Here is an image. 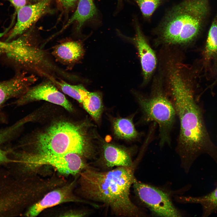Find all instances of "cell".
<instances>
[{
	"label": "cell",
	"instance_id": "cell-1",
	"mask_svg": "<svg viewBox=\"0 0 217 217\" xmlns=\"http://www.w3.org/2000/svg\"><path fill=\"white\" fill-rule=\"evenodd\" d=\"M174 106L180 122L176 151L184 168H190L199 155L205 153L217 161V149L210 139L202 111L195 99L196 78L181 70L167 76Z\"/></svg>",
	"mask_w": 217,
	"mask_h": 217
},
{
	"label": "cell",
	"instance_id": "cell-2",
	"mask_svg": "<svg viewBox=\"0 0 217 217\" xmlns=\"http://www.w3.org/2000/svg\"><path fill=\"white\" fill-rule=\"evenodd\" d=\"M135 163L105 171L93 167L79 175L77 193L86 200L102 203L115 216L142 217L146 213L132 201L130 189L136 178Z\"/></svg>",
	"mask_w": 217,
	"mask_h": 217
},
{
	"label": "cell",
	"instance_id": "cell-3",
	"mask_svg": "<svg viewBox=\"0 0 217 217\" xmlns=\"http://www.w3.org/2000/svg\"><path fill=\"white\" fill-rule=\"evenodd\" d=\"M209 0H184L167 10L154 30L159 43L190 45L201 34L210 13Z\"/></svg>",
	"mask_w": 217,
	"mask_h": 217
},
{
	"label": "cell",
	"instance_id": "cell-4",
	"mask_svg": "<svg viewBox=\"0 0 217 217\" xmlns=\"http://www.w3.org/2000/svg\"><path fill=\"white\" fill-rule=\"evenodd\" d=\"M88 125L62 121L55 123L38 136L35 151L31 153L56 155L73 153L86 159H94L96 151L88 134Z\"/></svg>",
	"mask_w": 217,
	"mask_h": 217
},
{
	"label": "cell",
	"instance_id": "cell-5",
	"mask_svg": "<svg viewBox=\"0 0 217 217\" xmlns=\"http://www.w3.org/2000/svg\"><path fill=\"white\" fill-rule=\"evenodd\" d=\"M162 87L159 84L154 86L149 96L136 94L144 121H154L158 125L161 147L170 144V134L176 113L173 104Z\"/></svg>",
	"mask_w": 217,
	"mask_h": 217
},
{
	"label": "cell",
	"instance_id": "cell-6",
	"mask_svg": "<svg viewBox=\"0 0 217 217\" xmlns=\"http://www.w3.org/2000/svg\"><path fill=\"white\" fill-rule=\"evenodd\" d=\"M16 154L14 162L21 166L25 176L37 175L40 168L47 165L62 174L77 175L90 166L86 159L76 153L56 155L24 152Z\"/></svg>",
	"mask_w": 217,
	"mask_h": 217
},
{
	"label": "cell",
	"instance_id": "cell-7",
	"mask_svg": "<svg viewBox=\"0 0 217 217\" xmlns=\"http://www.w3.org/2000/svg\"><path fill=\"white\" fill-rule=\"evenodd\" d=\"M132 186L138 200L154 215L166 217L182 216L174 205L169 196L164 191L136 179Z\"/></svg>",
	"mask_w": 217,
	"mask_h": 217
},
{
	"label": "cell",
	"instance_id": "cell-8",
	"mask_svg": "<svg viewBox=\"0 0 217 217\" xmlns=\"http://www.w3.org/2000/svg\"><path fill=\"white\" fill-rule=\"evenodd\" d=\"M77 179L71 182H66L48 192L37 202L29 207L25 215L27 216H36L48 208L71 202L84 203L94 207H99V205L96 203L82 199L75 195L74 190Z\"/></svg>",
	"mask_w": 217,
	"mask_h": 217
},
{
	"label": "cell",
	"instance_id": "cell-9",
	"mask_svg": "<svg viewBox=\"0 0 217 217\" xmlns=\"http://www.w3.org/2000/svg\"><path fill=\"white\" fill-rule=\"evenodd\" d=\"M46 80L30 87L19 97L15 103L20 105L34 101L43 100L62 106L69 111H72V106L64 95L52 81Z\"/></svg>",
	"mask_w": 217,
	"mask_h": 217
},
{
	"label": "cell",
	"instance_id": "cell-10",
	"mask_svg": "<svg viewBox=\"0 0 217 217\" xmlns=\"http://www.w3.org/2000/svg\"><path fill=\"white\" fill-rule=\"evenodd\" d=\"M50 0H40L36 3L25 5L17 11V21L5 41H10L20 36L30 28L46 11Z\"/></svg>",
	"mask_w": 217,
	"mask_h": 217
},
{
	"label": "cell",
	"instance_id": "cell-11",
	"mask_svg": "<svg viewBox=\"0 0 217 217\" xmlns=\"http://www.w3.org/2000/svg\"><path fill=\"white\" fill-rule=\"evenodd\" d=\"M200 61L205 77L213 80L217 76V14L208 32Z\"/></svg>",
	"mask_w": 217,
	"mask_h": 217
},
{
	"label": "cell",
	"instance_id": "cell-12",
	"mask_svg": "<svg viewBox=\"0 0 217 217\" xmlns=\"http://www.w3.org/2000/svg\"><path fill=\"white\" fill-rule=\"evenodd\" d=\"M135 34L132 40L136 46L140 57L143 77L146 84L151 78L156 67V55L143 34L137 21L135 24Z\"/></svg>",
	"mask_w": 217,
	"mask_h": 217
},
{
	"label": "cell",
	"instance_id": "cell-13",
	"mask_svg": "<svg viewBox=\"0 0 217 217\" xmlns=\"http://www.w3.org/2000/svg\"><path fill=\"white\" fill-rule=\"evenodd\" d=\"M97 162L98 164L105 169L116 167H131L135 163L131 153L127 149L114 144L105 143L101 147Z\"/></svg>",
	"mask_w": 217,
	"mask_h": 217
},
{
	"label": "cell",
	"instance_id": "cell-14",
	"mask_svg": "<svg viewBox=\"0 0 217 217\" xmlns=\"http://www.w3.org/2000/svg\"><path fill=\"white\" fill-rule=\"evenodd\" d=\"M33 82L30 75L22 71L18 72L8 80L0 81V108L10 99L23 94Z\"/></svg>",
	"mask_w": 217,
	"mask_h": 217
},
{
	"label": "cell",
	"instance_id": "cell-15",
	"mask_svg": "<svg viewBox=\"0 0 217 217\" xmlns=\"http://www.w3.org/2000/svg\"><path fill=\"white\" fill-rule=\"evenodd\" d=\"M84 52L83 46L80 42L71 40L55 46L51 54L56 61L70 67L82 58Z\"/></svg>",
	"mask_w": 217,
	"mask_h": 217
},
{
	"label": "cell",
	"instance_id": "cell-16",
	"mask_svg": "<svg viewBox=\"0 0 217 217\" xmlns=\"http://www.w3.org/2000/svg\"><path fill=\"white\" fill-rule=\"evenodd\" d=\"M97 12L93 0H78L76 10L68 21L63 29L75 21L78 24L77 29L80 30L84 24L96 15Z\"/></svg>",
	"mask_w": 217,
	"mask_h": 217
},
{
	"label": "cell",
	"instance_id": "cell-17",
	"mask_svg": "<svg viewBox=\"0 0 217 217\" xmlns=\"http://www.w3.org/2000/svg\"><path fill=\"white\" fill-rule=\"evenodd\" d=\"M179 198L182 202L200 204L203 208L204 216H208L217 211V187L205 196L198 197H182Z\"/></svg>",
	"mask_w": 217,
	"mask_h": 217
},
{
	"label": "cell",
	"instance_id": "cell-18",
	"mask_svg": "<svg viewBox=\"0 0 217 217\" xmlns=\"http://www.w3.org/2000/svg\"><path fill=\"white\" fill-rule=\"evenodd\" d=\"M113 126L114 134L120 139L132 140L136 139L139 135L130 118H116L113 122Z\"/></svg>",
	"mask_w": 217,
	"mask_h": 217
},
{
	"label": "cell",
	"instance_id": "cell-19",
	"mask_svg": "<svg viewBox=\"0 0 217 217\" xmlns=\"http://www.w3.org/2000/svg\"><path fill=\"white\" fill-rule=\"evenodd\" d=\"M63 93L75 99L80 103L87 96L89 92L82 84H71L62 79H50Z\"/></svg>",
	"mask_w": 217,
	"mask_h": 217
},
{
	"label": "cell",
	"instance_id": "cell-20",
	"mask_svg": "<svg viewBox=\"0 0 217 217\" xmlns=\"http://www.w3.org/2000/svg\"><path fill=\"white\" fill-rule=\"evenodd\" d=\"M85 110L96 121L101 117L103 105L101 95L98 92H89L82 103Z\"/></svg>",
	"mask_w": 217,
	"mask_h": 217
},
{
	"label": "cell",
	"instance_id": "cell-21",
	"mask_svg": "<svg viewBox=\"0 0 217 217\" xmlns=\"http://www.w3.org/2000/svg\"><path fill=\"white\" fill-rule=\"evenodd\" d=\"M138 5L143 17L149 21L156 10L167 0H133Z\"/></svg>",
	"mask_w": 217,
	"mask_h": 217
},
{
	"label": "cell",
	"instance_id": "cell-22",
	"mask_svg": "<svg viewBox=\"0 0 217 217\" xmlns=\"http://www.w3.org/2000/svg\"><path fill=\"white\" fill-rule=\"evenodd\" d=\"M88 214L86 211L80 210H71L62 214L61 216L84 217Z\"/></svg>",
	"mask_w": 217,
	"mask_h": 217
},
{
	"label": "cell",
	"instance_id": "cell-23",
	"mask_svg": "<svg viewBox=\"0 0 217 217\" xmlns=\"http://www.w3.org/2000/svg\"><path fill=\"white\" fill-rule=\"evenodd\" d=\"M12 45L10 42L0 40V51L3 53H7L12 49Z\"/></svg>",
	"mask_w": 217,
	"mask_h": 217
},
{
	"label": "cell",
	"instance_id": "cell-24",
	"mask_svg": "<svg viewBox=\"0 0 217 217\" xmlns=\"http://www.w3.org/2000/svg\"><path fill=\"white\" fill-rule=\"evenodd\" d=\"M4 142L3 140L0 135V164L10 162V161L7 156L6 152L1 147V145Z\"/></svg>",
	"mask_w": 217,
	"mask_h": 217
},
{
	"label": "cell",
	"instance_id": "cell-25",
	"mask_svg": "<svg viewBox=\"0 0 217 217\" xmlns=\"http://www.w3.org/2000/svg\"><path fill=\"white\" fill-rule=\"evenodd\" d=\"M78 0H58L62 6L66 9L73 7Z\"/></svg>",
	"mask_w": 217,
	"mask_h": 217
},
{
	"label": "cell",
	"instance_id": "cell-26",
	"mask_svg": "<svg viewBox=\"0 0 217 217\" xmlns=\"http://www.w3.org/2000/svg\"><path fill=\"white\" fill-rule=\"evenodd\" d=\"M10 2L14 7L16 12L21 7L25 5L26 0H9Z\"/></svg>",
	"mask_w": 217,
	"mask_h": 217
},
{
	"label": "cell",
	"instance_id": "cell-27",
	"mask_svg": "<svg viewBox=\"0 0 217 217\" xmlns=\"http://www.w3.org/2000/svg\"><path fill=\"white\" fill-rule=\"evenodd\" d=\"M214 83L215 84H217V76L214 80Z\"/></svg>",
	"mask_w": 217,
	"mask_h": 217
},
{
	"label": "cell",
	"instance_id": "cell-28",
	"mask_svg": "<svg viewBox=\"0 0 217 217\" xmlns=\"http://www.w3.org/2000/svg\"><path fill=\"white\" fill-rule=\"evenodd\" d=\"M123 0H118V4H119V3L121 4V3L122 2V1ZM124 0L127 1L128 0Z\"/></svg>",
	"mask_w": 217,
	"mask_h": 217
},
{
	"label": "cell",
	"instance_id": "cell-29",
	"mask_svg": "<svg viewBox=\"0 0 217 217\" xmlns=\"http://www.w3.org/2000/svg\"><path fill=\"white\" fill-rule=\"evenodd\" d=\"M33 0V1H39L40 0Z\"/></svg>",
	"mask_w": 217,
	"mask_h": 217
},
{
	"label": "cell",
	"instance_id": "cell-30",
	"mask_svg": "<svg viewBox=\"0 0 217 217\" xmlns=\"http://www.w3.org/2000/svg\"><path fill=\"white\" fill-rule=\"evenodd\" d=\"M17 39H18V41H19V39H18V38H17ZM18 51H19V49H18ZM17 54H18V53H17ZM17 55H16V56H17ZM15 58H16V57H15ZM15 58H14V59H15ZM14 59L13 60H13H14Z\"/></svg>",
	"mask_w": 217,
	"mask_h": 217
},
{
	"label": "cell",
	"instance_id": "cell-31",
	"mask_svg": "<svg viewBox=\"0 0 217 217\" xmlns=\"http://www.w3.org/2000/svg\"></svg>",
	"mask_w": 217,
	"mask_h": 217
}]
</instances>
